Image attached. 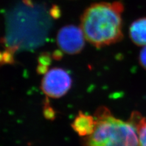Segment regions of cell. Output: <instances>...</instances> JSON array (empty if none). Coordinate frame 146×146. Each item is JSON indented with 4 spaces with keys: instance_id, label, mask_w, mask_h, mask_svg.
<instances>
[{
    "instance_id": "ba28073f",
    "label": "cell",
    "mask_w": 146,
    "mask_h": 146,
    "mask_svg": "<svg viewBox=\"0 0 146 146\" xmlns=\"http://www.w3.org/2000/svg\"><path fill=\"white\" fill-rule=\"evenodd\" d=\"M139 60L141 66L146 70V46L143 47V49L141 51L139 56Z\"/></svg>"
},
{
    "instance_id": "3957f363",
    "label": "cell",
    "mask_w": 146,
    "mask_h": 146,
    "mask_svg": "<svg viewBox=\"0 0 146 146\" xmlns=\"http://www.w3.org/2000/svg\"><path fill=\"white\" fill-rule=\"evenodd\" d=\"M72 85L70 75L60 68H54L44 74L42 89L45 94L52 98H59L68 93Z\"/></svg>"
},
{
    "instance_id": "5b68a950",
    "label": "cell",
    "mask_w": 146,
    "mask_h": 146,
    "mask_svg": "<svg viewBox=\"0 0 146 146\" xmlns=\"http://www.w3.org/2000/svg\"><path fill=\"white\" fill-rule=\"evenodd\" d=\"M96 124L94 117L79 112L72 123L74 131L82 137H86L92 133Z\"/></svg>"
},
{
    "instance_id": "277c9868",
    "label": "cell",
    "mask_w": 146,
    "mask_h": 146,
    "mask_svg": "<svg viewBox=\"0 0 146 146\" xmlns=\"http://www.w3.org/2000/svg\"><path fill=\"white\" fill-rule=\"evenodd\" d=\"M85 40L80 27L74 25L62 27L57 35L58 48L67 54L74 55L80 52L84 48Z\"/></svg>"
},
{
    "instance_id": "6da1fadb",
    "label": "cell",
    "mask_w": 146,
    "mask_h": 146,
    "mask_svg": "<svg viewBox=\"0 0 146 146\" xmlns=\"http://www.w3.org/2000/svg\"><path fill=\"white\" fill-rule=\"evenodd\" d=\"M121 1L99 2L84 11L80 27L86 41L96 48H102L119 42L123 38L122 13Z\"/></svg>"
},
{
    "instance_id": "8992f818",
    "label": "cell",
    "mask_w": 146,
    "mask_h": 146,
    "mask_svg": "<svg viewBox=\"0 0 146 146\" xmlns=\"http://www.w3.org/2000/svg\"><path fill=\"white\" fill-rule=\"evenodd\" d=\"M130 37L133 43L138 46H146V17L137 19L131 24L129 29Z\"/></svg>"
},
{
    "instance_id": "7a4b0ae2",
    "label": "cell",
    "mask_w": 146,
    "mask_h": 146,
    "mask_svg": "<svg viewBox=\"0 0 146 146\" xmlns=\"http://www.w3.org/2000/svg\"><path fill=\"white\" fill-rule=\"evenodd\" d=\"M95 127L92 133L84 137V146H138L135 125L113 116L106 107L96 112Z\"/></svg>"
},
{
    "instance_id": "52a82bcc",
    "label": "cell",
    "mask_w": 146,
    "mask_h": 146,
    "mask_svg": "<svg viewBox=\"0 0 146 146\" xmlns=\"http://www.w3.org/2000/svg\"><path fill=\"white\" fill-rule=\"evenodd\" d=\"M130 121L135 125L138 133V146H146V117L138 112H133Z\"/></svg>"
}]
</instances>
